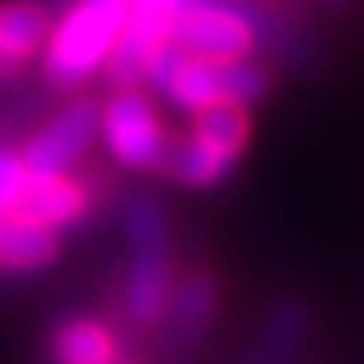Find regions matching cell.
<instances>
[{"mask_svg": "<svg viewBox=\"0 0 364 364\" xmlns=\"http://www.w3.org/2000/svg\"><path fill=\"white\" fill-rule=\"evenodd\" d=\"M145 78L166 103L188 114H202L213 107H251L269 92V78L262 68L247 60L191 57L170 43H163L149 57Z\"/></svg>", "mask_w": 364, "mask_h": 364, "instance_id": "6da1fadb", "label": "cell"}, {"mask_svg": "<svg viewBox=\"0 0 364 364\" xmlns=\"http://www.w3.org/2000/svg\"><path fill=\"white\" fill-rule=\"evenodd\" d=\"M127 28V0H78L46 39V78L75 89L107 68Z\"/></svg>", "mask_w": 364, "mask_h": 364, "instance_id": "7a4b0ae2", "label": "cell"}, {"mask_svg": "<svg viewBox=\"0 0 364 364\" xmlns=\"http://www.w3.org/2000/svg\"><path fill=\"white\" fill-rule=\"evenodd\" d=\"M247 110L244 107H213L195 114V131L191 138H184L170 159L166 170L191 188H213L220 184L234 163L241 159L244 145H247Z\"/></svg>", "mask_w": 364, "mask_h": 364, "instance_id": "3957f363", "label": "cell"}, {"mask_svg": "<svg viewBox=\"0 0 364 364\" xmlns=\"http://www.w3.org/2000/svg\"><path fill=\"white\" fill-rule=\"evenodd\" d=\"M166 43L205 60H244L255 46V28L241 11L220 0H184L170 21Z\"/></svg>", "mask_w": 364, "mask_h": 364, "instance_id": "277c9868", "label": "cell"}, {"mask_svg": "<svg viewBox=\"0 0 364 364\" xmlns=\"http://www.w3.org/2000/svg\"><path fill=\"white\" fill-rule=\"evenodd\" d=\"M100 134L110 156L127 170H163L170 159L166 131L156 117V107L134 89L117 92L100 121Z\"/></svg>", "mask_w": 364, "mask_h": 364, "instance_id": "5b68a950", "label": "cell"}, {"mask_svg": "<svg viewBox=\"0 0 364 364\" xmlns=\"http://www.w3.org/2000/svg\"><path fill=\"white\" fill-rule=\"evenodd\" d=\"M100 121H103V110L96 103H89V100L64 107L53 121L21 149L25 166L32 173H39V177L68 173L75 166V159L85 156L92 149V141L100 138Z\"/></svg>", "mask_w": 364, "mask_h": 364, "instance_id": "8992f818", "label": "cell"}, {"mask_svg": "<svg viewBox=\"0 0 364 364\" xmlns=\"http://www.w3.org/2000/svg\"><path fill=\"white\" fill-rule=\"evenodd\" d=\"M181 4L184 0H127V28L114 57L107 60V71L117 85H134L138 78H145V64L166 43L170 21Z\"/></svg>", "mask_w": 364, "mask_h": 364, "instance_id": "52a82bcc", "label": "cell"}, {"mask_svg": "<svg viewBox=\"0 0 364 364\" xmlns=\"http://www.w3.org/2000/svg\"><path fill=\"white\" fill-rule=\"evenodd\" d=\"M85 209H89V188L85 184L71 181L68 173H57V177L32 173L28 188H25V195L14 205L11 216L39 223V227H50V230H60V227L82 220Z\"/></svg>", "mask_w": 364, "mask_h": 364, "instance_id": "ba28073f", "label": "cell"}, {"mask_svg": "<svg viewBox=\"0 0 364 364\" xmlns=\"http://www.w3.org/2000/svg\"><path fill=\"white\" fill-rule=\"evenodd\" d=\"M170 251L166 244H145L134 247L131 269H127V308L141 326H156L170 308Z\"/></svg>", "mask_w": 364, "mask_h": 364, "instance_id": "9c48e42d", "label": "cell"}, {"mask_svg": "<svg viewBox=\"0 0 364 364\" xmlns=\"http://www.w3.org/2000/svg\"><path fill=\"white\" fill-rule=\"evenodd\" d=\"M216 283L205 276V272H195L188 276L173 294H170V326H166V347L173 354H188L195 350V343L202 340V333L209 329L213 315H216Z\"/></svg>", "mask_w": 364, "mask_h": 364, "instance_id": "30bf717a", "label": "cell"}, {"mask_svg": "<svg viewBox=\"0 0 364 364\" xmlns=\"http://www.w3.org/2000/svg\"><path fill=\"white\" fill-rule=\"evenodd\" d=\"M60 255L57 230L18 220V216H0V269L7 272H32L50 265Z\"/></svg>", "mask_w": 364, "mask_h": 364, "instance_id": "8fae6325", "label": "cell"}, {"mask_svg": "<svg viewBox=\"0 0 364 364\" xmlns=\"http://www.w3.org/2000/svg\"><path fill=\"white\" fill-rule=\"evenodd\" d=\"M57 364H114L117 343L114 333L96 318H68L53 329L50 340Z\"/></svg>", "mask_w": 364, "mask_h": 364, "instance_id": "7c38bea8", "label": "cell"}, {"mask_svg": "<svg viewBox=\"0 0 364 364\" xmlns=\"http://www.w3.org/2000/svg\"><path fill=\"white\" fill-rule=\"evenodd\" d=\"M304 326H308V311L304 304H279L272 311V318L265 322L262 329V340L255 347V354L247 358V364H287V358L297 350L301 336H304Z\"/></svg>", "mask_w": 364, "mask_h": 364, "instance_id": "4fadbf2b", "label": "cell"}, {"mask_svg": "<svg viewBox=\"0 0 364 364\" xmlns=\"http://www.w3.org/2000/svg\"><path fill=\"white\" fill-rule=\"evenodd\" d=\"M127 237L134 247H145V244H166V216H163V205L149 195H138L127 202Z\"/></svg>", "mask_w": 364, "mask_h": 364, "instance_id": "5bb4252c", "label": "cell"}, {"mask_svg": "<svg viewBox=\"0 0 364 364\" xmlns=\"http://www.w3.org/2000/svg\"><path fill=\"white\" fill-rule=\"evenodd\" d=\"M32 170L25 166L21 152H7L0 149V216H11L14 205L21 202L25 188H28Z\"/></svg>", "mask_w": 364, "mask_h": 364, "instance_id": "9a60e30c", "label": "cell"}, {"mask_svg": "<svg viewBox=\"0 0 364 364\" xmlns=\"http://www.w3.org/2000/svg\"><path fill=\"white\" fill-rule=\"evenodd\" d=\"M14 71H18V64H14V60L7 57V50L0 46V78H7V75H14Z\"/></svg>", "mask_w": 364, "mask_h": 364, "instance_id": "2e32d148", "label": "cell"}, {"mask_svg": "<svg viewBox=\"0 0 364 364\" xmlns=\"http://www.w3.org/2000/svg\"><path fill=\"white\" fill-rule=\"evenodd\" d=\"M329 7H343V4H350V0H326Z\"/></svg>", "mask_w": 364, "mask_h": 364, "instance_id": "e0dca14e", "label": "cell"}]
</instances>
